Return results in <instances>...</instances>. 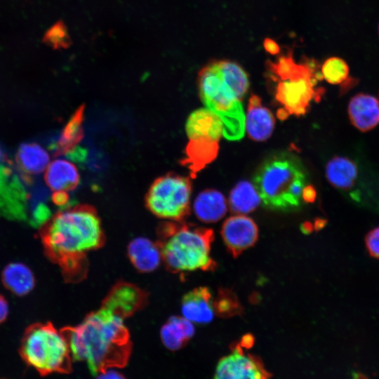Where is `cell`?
I'll use <instances>...</instances> for the list:
<instances>
[{"instance_id": "cell-23", "label": "cell", "mask_w": 379, "mask_h": 379, "mask_svg": "<svg viewBox=\"0 0 379 379\" xmlns=\"http://www.w3.org/2000/svg\"><path fill=\"white\" fill-rule=\"evenodd\" d=\"M2 281L5 286L17 295H25L34 288L35 278L32 270L21 262L8 265L2 272Z\"/></svg>"}, {"instance_id": "cell-20", "label": "cell", "mask_w": 379, "mask_h": 379, "mask_svg": "<svg viewBox=\"0 0 379 379\" xmlns=\"http://www.w3.org/2000/svg\"><path fill=\"white\" fill-rule=\"evenodd\" d=\"M193 209L199 220L207 223L215 222L225 215L227 201L219 191L207 189L198 194Z\"/></svg>"}, {"instance_id": "cell-7", "label": "cell", "mask_w": 379, "mask_h": 379, "mask_svg": "<svg viewBox=\"0 0 379 379\" xmlns=\"http://www.w3.org/2000/svg\"><path fill=\"white\" fill-rule=\"evenodd\" d=\"M190 178L173 173L157 178L145 197L146 207L159 218L182 221L190 212Z\"/></svg>"}, {"instance_id": "cell-28", "label": "cell", "mask_w": 379, "mask_h": 379, "mask_svg": "<svg viewBox=\"0 0 379 379\" xmlns=\"http://www.w3.org/2000/svg\"><path fill=\"white\" fill-rule=\"evenodd\" d=\"M214 311L222 317L236 315L241 312V306L237 296L227 289L220 290L218 295L213 300Z\"/></svg>"}, {"instance_id": "cell-1", "label": "cell", "mask_w": 379, "mask_h": 379, "mask_svg": "<svg viewBox=\"0 0 379 379\" xmlns=\"http://www.w3.org/2000/svg\"><path fill=\"white\" fill-rule=\"evenodd\" d=\"M42 239L51 258L62 268L69 281L84 278L87 255L100 248L105 234L95 208L77 205L57 213L44 225Z\"/></svg>"}, {"instance_id": "cell-4", "label": "cell", "mask_w": 379, "mask_h": 379, "mask_svg": "<svg viewBox=\"0 0 379 379\" xmlns=\"http://www.w3.org/2000/svg\"><path fill=\"white\" fill-rule=\"evenodd\" d=\"M307 175L298 157L281 152L266 159L253 176V185L263 205L275 211L298 208Z\"/></svg>"}, {"instance_id": "cell-13", "label": "cell", "mask_w": 379, "mask_h": 379, "mask_svg": "<svg viewBox=\"0 0 379 379\" xmlns=\"http://www.w3.org/2000/svg\"><path fill=\"white\" fill-rule=\"evenodd\" d=\"M219 141L204 137L189 138L185 156L181 160V164L189 169L191 178H195L199 171L216 158Z\"/></svg>"}, {"instance_id": "cell-16", "label": "cell", "mask_w": 379, "mask_h": 379, "mask_svg": "<svg viewBox=\"0 0 379 379\" xmlns=\"http://www.w3.org/2000/svg\"><path fill=\"white\" fill-rule=\"evenodd\" d=\"M349 118L354 126L366 132L379 124V100L373 95L359 93L348 105Z\"/></svg>"}, {"instance_id": "cell-18", "label": "cell", "mask_w": 379, "mask_h": 379, "mask_svg": "<svg viewBox=\"0 0 379 379\" xmlns=\"http://www.w3.org/2000/svg\"><path fill=\"white\" fill-rule=\"evenodd\" d=\"M188 138H211L220 140L223 136V124L220 118L208 108L194 111L185 124Z\"/></svg>"}, {"instance_id": "cell-32", "label": "cell", "mask_w": 379, "mask_h": 379, "mask_svg": "<svg viewBox=\"0 0 379 379\" xmlns=\"http://www.w3.org/2000/svg\"><path fill=\"white\" fill-rule=\"evenodd\" d=\"M316 197V191L313 186L307 185L302 191V198L305 202H312Z\"/></svg>"}, {"instance_id": "cell-15", "label": "cell", "mask_w": 379, "mask_h": 379, "mask_svg": "<svg viewBox=\"0 0 379 379\" xmlns=\"http://www.w3.org/2000/svg\"><path fill=\"white\" fill-rule=\"evenodd\" d=\"M181 312L182 317L192 323L211 322L215 311L210 290L199 287L187 293L182 299Z\"/></svg>"}, {"instance_id": "cell-35", "label": "cell", "mask_w": 379, "mask_h": 379, "mask_svg": "<svg viewBox=\"0 0 379 379\" xmlns=\"http://www.w3.org/2000/svg\"><path fill=\"white\" fill-rule=\"evenodd\" d=\"M2 157H3L2 149L0 147V160L1 159Z\"/></svg>"}, {"instance_id": "cell-3", "label": "cell", "mask_w": 379, "mask_h": 379, "mask_svg": "<svg viewBox=\"0 0 379 379\" xmlns=\"http://www.w3.org/2000/svg\"><path fill=\"white\" fill-rule=\"evenodd\" d=\"M157 241L166 267L175 273L194 270L211 271L215 267L211 258L213 231L182 221L165 222L157 229Z\"/></svg>"}, {"instance_id": "cell-10", "label": "cell", "mask_w": 379, "mask_h": 379, "mask_svg": "<svg viewBox=\"0 0 379 379\" xmlns=\"http://www.w3.org/2000/svg\"><path fill=\"white\" fill-rule=\"evenodd\" d=\"M221 235L229 252L237 258L256 242L258 229L251 218L238 215L230 217L225 221Z\"/></svg>"}, {"instance_id": "cell-27", "label": "cell", "mask_w": 379, "mask_h": 379, "mask_svg": "<svg viewBox=\"0 0 379 379\" xmlns=\"http://www.w3.org/2000/svg\"><path fill=\"white\" fill-rule=\"evenodd\" d=\"M321 74L327 82L340 84L348 78L349 67L344 60L338 57H331L324 62Z\"/></svg>"}, {"instance_id": "cell-30", "label": "cell", "mask_w": 379, "mask_h": 379, "mask_svg": "<svg viewBox=\"0 0 379 379\" xmlns=\"http://www.w3.org/2000/svg\"><path fill=\"white\" fill-rule=\"evenodd\" d=\"M52 200L55 204L60 206H67L69 201V196L65 191L53 192Z\"/></svg>"}, {"instance_id": "cell-21", "label": "cell", "mask_w": 379, "mask_h": 379, "mask_svg": "<svg viewBox=\"0 0 379 379\" xmlns=\"http://www.w3.org/2000/svg\"><path fill=\"white\" fill-rule=\"evenodd\" d=\"M16 161L22 171L30 175L44 173L51 161L48 152L36 142L22 143L16 154Z\"/></svg>"}, {"instance_id": "cell-11", "label": "cell", "mask_w": 379, "mask_h": 379, "mask_svg": "<svg viewBox=\"0 0 379 379\" xmlns=\"http://www.w3.org/2000/svg\"><path fill=\"white\" fill-rule=\"evenodd\" d=\"M147 296L146 293L135 285L120 282L108 293L102 307L124 319L144 307Z\"/></svg>"}, {"instance_id": "cell-19", "label": "cell", "mask_w": 379, "mask_h": 379, "mask_svg": "<svg viewBox=\"0 0 379 379\" xmlns=\"http://www.w3.org/2000/svg\"><path fill=\"white\" fill-rule=\"evenodd\" d=\"M128 255L133 266L141 272L154 271L162 260L157 243L145 237L135 238L130 242Z\"/></svg>"}, {"instance_id": "cell-29", "label": "cell", "mask_w": 379, "mask_h": 379, "mask_svg": "<svg viewBox=\"0 0 379 379\" xmlns=\"http://www.w3.org/2000/svg\"><path fill=\"white\" fill-rule=\"evenodd\" d=\"M365 241L370 255L379 258V227L373 229L367 234Z\"/></svg>"}, {"instance_id": "cell-14", "label": "cell", "mask_w": 379, "mask_h": 379, "mask_svg": "<svg viewBox=\"0 0 379 379\" xmlns=\"http://www.w3.org/2000/svg\"><path fill=\"white\" fill-rule=\"evenodd\" d=\"M274 124L275 119L271 111L262 105L258 95H252L245 117V130L248 137L255 141H265L271 136Z\"/></svg>"}, {"instance_id": "cell-31", "label": "cell", "mask_w": 379, "mask_h": 379, "mask_svg": "<svg viewBox=\"0 0 379 379\" xmlns=\"http://www.w3.org/2000/svg\"><path fill=\"white\" fill-rule=\"evenodd\" d=\"M263 46L265 51L272 55H276L280 51L279 45L272 39L266 38L264 40Z\"/></svg>"}, {"instance_id": "cell-24", "label": "cell", "mask_w": 379, "mask_h": 379, "mask_svg": "<svg viewBox=\"0 0 379 379\" xmlns=\"http://www.w3.org/2000/svg\"><path fill=\"white\" fill-rule=\"evenodd\" d=\"M260 196L249 181L239 182L231 190L229 206L234 213L245 214L255 211L260 204Z\"/></svg>"}, {"instance_id": "cell-25", "label": "cell", "mask_w": 379, "mask_h": 379, "mask_svg": "<svg viewBox=\"0 0 379 379\" xmlns=\"http://www.w3.org/2000/svg\"><path fill=\"white\" fill-rule=\"evenodd\" d=\"M84 107L81 106L72 116L63 128L55 147L57 155L67 154L77 148L84 137Z\"/></svg>"}, {"instance_id": "cell-26", "label": "cell", "mask_w": 379, "mask_h": 379, "mask_svg": "<svg viewBox=\"0 0 379 379\" xmlns=\"http://www.w3.org/2000/svg\"><path fill=\"white\" fill-rule=\"evenodd\" d=\"M214 63L225 83L235 96L241 100L249 86L246 73L239 65L231 61L220 60Z\"/></svg>"}, {"instance_id": "cell-34", "label": "cell", "mask_w": 379, "mask_h": 379, "mask_svg": "<svg viewBox=\"0 0 379 379\" xmlns=\"http://www.w3.org/2000/svg\"><path fill=\"white\" fill-rule=\"evenodd\" d=\"M100 378H123L122 375L119 374L118 372L115 371L112 369V368H107L100 373L98 375Z\"/></svg>"}, {"instance_id": "cell-12", "label": "cell", "mask_w": 379, "mask_h": 379, "mask_svg": "<svg viewBox=\"0 0 379 379\" xmlns=\"http://www.w3.org/2000/svg\"><path fill=\"white\" fill-rule=\"evenodd\" d=\"M326 176L333 187L354 199L359 178V166L354 160L343 156L333 157L326 164Z\"/></svg>"}, {"instance_id": "cell-6", "label": "cell", "mask_w": 379, "mask_h": 379, "mask_svg": "<svg viewBox=\"0 0 379 379\" xmlns=\"http://www.w3.org/2000/svg\"><path fill=\"white\" fill-rule=\"evenodd\" d=\"M199 89L206 107L222 120L223 137L229 140L241 139L245 133L242 104L225 83L214 62L199 73Z\"/></svg>"}, {"instance_id": "cell-8", "label": "cell", "mask_w": 379, "mask_h": 379, "mask_svg": "<svg viewBox=\"0 0 379 379\" xmlns=\"http://www.w3.org/2000/svg\"><path fill=\"white\" fill-rule=\"evenodd\" d=\"M321 74L316 72L309 64H298L295 72L288 78L278 80L275 89V99L283 108L277 115L284 119L288 115H303L307 111L312 100L320 98L322 93L316 89L317 80L321 79Z\"/></svg>"}, {"instance_id": "cell-2", "label": "cell", "mask_w": 379, "mask_h": 379, "mask_svg": "<svg viewBox=\"0 0 379 379\" xmlns=\"http://www.w3.org/2000/svg\"><path fill=\"white\" fill-rule=\"evenodd\" d=\"M124 319L101 307L79 325L64 330L72 357L86 362L94 375L107 368L125 366L131 343Z\"/></svg>"}, {"instance_id": "cell-36", "label": "cell", "mask_w": 379, "mask_h": 379, "mask_svg": "<svg viewBox=\"0 0 379 379\" xmlns=\"http://www.w3.org/2000/svg\"><path fill=\"white\" fill-rule=\"evenodd\" d=\"M378 34H379V24H378Z\"/></svg>"}, {"instance_id": "cell-9", "label": "cell", "mask_w": 379, "mask_h": 379, "mask_svg": "<svg viewBox=\"0 0 379 379\" xmlns=\"http://www.w3.org/2000/svg\"><path fill=\"white\" fill-rule=\"evenodd\" d=\"M240 343L232 347V353L222 357L218 362L215 378H267L270 373L258 357L246 354Z\"/></svg>"}, {"instance_id": "cell-33", "label": "cell", "mask_w": 379, "mask_h": 379, "mask_svg": "<svg viewBox=\"0 0 379 379\" xmlns=\"http://www.w3.org/2000/svg\"><path fill=\"white\" fill-rule=\"evenodd\" d=\"M8 314V305L6 300L0 295V324L5 321Z\"/></svg>"}, {"instance_id": "cell-5", "label": "cell", "mask_w": 379, "mask_h": 379, "mask_svg": "<svg viewBox=\"0 0 379 379\" xmlns=\"http://www.w3.org/2000/svg\"><path fill=\"white\" fill-rule=\"evenodd\" d=\"M23 359L41 373L67 372L72 354L63 331L51 324H36L25 333L21 346Z\"/></svg>"}, {"instance_id": "cell-22", "label": "cell", "mask_w": 379, "mask_h": 379, "mask_svg": "<svg viewBox=\"0 0 379 379\" xmlns=\"http://www.w3.org/2000/svg\"><path fill=\"white\" fill-rule=\"evenodd\" d=\"M192 322L184 317H172L163 325L160 335L164 345L170 350H178L193 336Z\"/></svg>"}, {"instance_id": "cell-17", "label": "cell", "mask_w": 379, "mask_h": 379, "mask_svg": "<svg viewBox=\"0 0 379 379\" xmlns=\"http://www.w3.org/2000/svg\"><path fill=\"white\" fill-rule=\"evenodd\" d=\"M79 178L77 166L62 158L51 161L44 171L45 182L53 192L72 190L79 185Z\"/></svg>"}]
</instances>
